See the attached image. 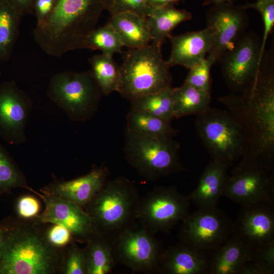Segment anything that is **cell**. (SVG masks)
Wrapping results in <instances>:
<instances>
[{
  "label": "cell",
  "mask_w": 274,
  "mask_h": 274,
  "mask_svg": "<svg viewBox=\"0 0 274 274\" xmlns=\"http://www.w3.org/2000/svg\"><path fill=\"white\" fill-rule=\"evenodd\" d=\"M242 130L245 152L231 172L250 168L274 173V73L261 64L254 80L240 92L218 98Z\"/></svg>",
  "instance_id": "obj_1"
},
{
  "label": "cell",
  "mask_w": 274,
  "mask_h": 274,
  "mask_svg": "<svg viewBox=\"0 0 274 274\" xmlns=\"http://www.w3.org/2000/svg\"><path fill=\"white\" fill-rule=\"evenodd\" d=\"M44 225L11 217L0 224L4 234L0 274L60 273L65 250L51 245Z\"/></svg>",
  "instance_id": "obj_2"
},
{
  "label": "cell",
  "mask_w": 274,
  "mask_h": 274,
  "mask_svg": "<svg viewBox=\"0 0 274 274\" xmlns=\"http://www.w3.org/2000/svg\"><path fill=\"white\" fill-rule=\"evenodd\" d=\"M107 0H56L47 18L36 25L34 39L47 55L60 57L86 48L87 40L106 10Z\"/></svg>",
  "instance_id": "obj_3"
},
{
  "label": "cell",
  "mask_w": 274,
  "mask_h": 274,
  "mask_svg": "<svg viewBox=\"0 0 274 274\" xmlns=\"http://www.w3.org/2000/svg\"><path fill=\"white\" fill-rule=\"evenodd\" d=\"M141 199L134 182L118 176L109 179L84 208L98 235L113 243L136 220Z\"/></svg>",
  "instance_id": "obj_4"
},
{
  "label": "cell",
  "mask_w": 274,
  "mask_h": 274,
  "mask_svg": "<svg viewBox=\"0 0 274 274\" xmlns=\"http://www.w3.org/2000/svg\"><path fill=\"white\" fill-rule=\"evenodd\" d=\"M170 66L163 57L161 46L150 43L124 53L117 92L132 101L143 96L172 87Z\"/></svg>",
  "instance_id": "obj_5"
},
{
  "label": "cell",
  "mask_w": 274,
  "mask_h": 274,
  "mask_svg": "<svg viewBox=\"0 0 274 274\" xmlns=\"http://www.w3.org/2000/svg\"><path fill=\"white\" fill-rule=\"evenodd\" d=\"M180 143L173 138L144 136L125 129V158L148 181L187 170L180 158Z\"/></svg>",
  "instance_id": "obj_6"
},
{
  "label": "cell",
  "mask_w": 274,
  "mask_h": 274,
  "mask_svg": "<svg viewBox=\"0 0 274 274\" xmlns=\"http://www.w3.org/2000/svg\"><path fill=\"white\" fill-rule=\"evenodd\" d=\"M102 95L91 71L59 72L51 78L47 90L50 99L75 122L91 119Z\"/></svg>",
  "instance_id": "obj_7"
},
{
  "label": "cell",
  "mask_w": 274,
  "mask_h": 274,
  "mask_svg": "<svg viewBox=\"0 0 274 274\" xmlns=\"http://www.w3.org/2000/svg\"><path fill=\"white\" fill-rule=\"evenodd\" d=\"M196 116L195 127L211 160L230 167L242 158L244 136L229 111L209 107Z\"/></svg>",
  "instance_id": "obj_8"
},
{
  "label": "cell",
  "mask_w": 274,
  "mask_h": 274,
  "mask_svg": "<svg viewBox=\"0 0 274 274\" xmlns=\"http://www.w3.org/2000/svg\"><path fill=\"white\" fill-rule=\"evenodd\" d=\"M189 203L175 186H158L141 199L136 220L154 234L167 232L189 214Z\"/></svg>",
  "instance_id": "obj_9"
},
{
  "label": "cell",
  "mask_w": 274,
  "mask_h": 274,
  "mask_svg": "<svg viewBox=\"0 0 274 274\" xmlns=\"http://www.w3.org/2000/svg\"><path fill=\"white\" fill-rule=\"evenodd\" d=\"M233 222L216 207L198 209L182 221L178 237L181 243L212 254L232 235Z\"/></svg>",
  "instance_id": "obj_10"
},
{
  "label": "cell",
  "mask_w": 274,
  "mask_h": 274,
  "mask_svg": "<svg viewBox=\"0 0 274 274\" xmlns=\"http://www.w3.org/2000/svg\"><path fill=\"white\" fill-rule=\"evenodd\" d=\"M134 222L124 230L112 243L117 262L133 271L159 272L163 250L154 234L140 223L136 224Z\"/></svg>",
  "instance_id": "obj_11"
},
{
  "label": "cell",
  "mask_w": 274,
  "mask_h": 274,
  "mask_svg": "<svg viewBox=\"0 0 274 274\" xmlns=\"http://www.w3.org/2000/svg\"><path fill=\"white\" fill-rule=\"evenodd\" d=\"M206 20V27L212 35L211 47L206 58L213 65L243 36L248 16L243 6L226 2L213 5L207 12Z\"/></svg>",
  "instance_id": "obj_12"
},
{
  "label": "cell",
  "mask_w": 274,
  "mask_h": 274,
  "mask_svg": "<svg viewBox=\"0 0 274 274\" xmlns=\"http://www.w3.org/2000/svg\"><path fill=\"white\" fill-rule=\"evenodd\" d=\"M263 57L257 35L244 34L221 58L223 77L228 88L237 93L250 85L259 72Z\"/></svg>",
  "instance_id": "obj_13"
},
{
  "label": "cell",
  "mask_w": 274,
  "mask_h": 274,
  "mask_svg": "<svg viewBox=\"0 0 274 274\" xmlns=\"http://www.w3.org/2000/svg\"><path fill=\"white\" fill-rule=\"evenodd\" d=\"M32 107L31 98L14 81L0 83V135L13 145L26 141L25 128Z\"/></svg>",
  "instance_id": "obj_14"
},
{
  "label": "cell",
  "mask_w": 274,
  "mask_h": 274,
  "mask_svg": "<svg viewBox=\"0 0 274 274\" xmlns=\"http://www.w3.org/2000/svg\"><path fill=\"white\" fill-rule=\"evenodd\" d=\"M45 209L35 219L43 224H58L66 228L76 242L87 243L99 236L88 214L83 208L58 196L42 192Z\"/></svg>",
  "instance_id": "obj_15"
},
{
  "label": "cell",
  "mask_w": 274,
  "mask_h": 274,
  "mask_svg": "<svg viewBox=\"0 0 274 274\" xmlns=\"http://www.w3.org/2000/svg\"><path fill=\"white\" fill-rule=\"evenodd\" d=\"M223 195L241 207L273 201V173L256 168L231 172L226 179Z\"/></svg>",
  "instance_id": "obj_16"
},
{
  "label": "cell",
  "mask_w": 274,
  "mask_h": 274,
  "mask_svg": "<svg viewBox=\"0 0 274 274\" xmlns=\"http://www.w3.org/2000/svg\"><path fill=\"white\" fill-rule=\"evenodd\" d=\"M273 201L243 206L233 222V234L251 249L274 242Z\"/></svg>",
  "instance_id": "obj_17"
},
{
  "label": "cell",
  "mask_w": 274,
  "mask_h": 274,
  "mask_svg": "<svg viewBox=\"0 0 274 274\" xmlns=\"http://www.w3.org/2000/svg\"><path fill=\"white\" fill-rule=\"evenodd\" d=\"M111 173L105 165L92 166L87 174L70 181L54 180L41 192L58 196L84 208L103 188Z\"/></svg>",
  "instance_id": "obj_18"
},
{
  "label": "cell",
  "mask_w": 274,
  "mask_h": 274,
  "mask_svg": "<svg viewBox=\"0 0 274 274\" xmlns=\"http://www.w3.org/2000/svg\"><path fill=\"white\" fill-rule=\"evenodd\" d=\"M182 243L170 246L161 255L159 272L166 274H210L211 257Z\"/></svg>",
  "instance_id": "obj_19"
},
{
  "label": "cell",
  "mask_w": 274,
  "mask_h": 274,
  "mask_svg": "<svg viewBox=\"0 0 274 274\" xmlns=\"http://www.w3.org/2000/svg\"><path fill=\"white\" fill-rule=\"evenodd\" d=\"M168 38L172 49L166 62L170 67L179 65L190 70L206 57L212 44V35L207 27Z\"/></svg>",
  "instance_id": "obj_20"
},
{
  "label": "cell",
  "mask_w": 274,
  "mask_h": 274,
  "mask_svg": "<svg viewBox=\"0 0 274 274\" xmlns=\"http://www.w3.org/2000/svg\"><path fill=\"white\" fill-rule=\"evenodd\" d=\"M229 166L211 160L203 170L197 187L188 195L198 209L216 207L223 190Z\"/></svg>",
  "instance_id": "obj_21"
},
{
  "label": "cell",
  "mask_w": 274,
  "mask_h": 274,
  "mask_svg": "<svg viewBox=\"0 0 274 274\" xmlns=\"http://www.w3.org/2000/svg\"><path fill=\"white\" fill-rule=\"evenodd\" d=\"M251 254L252 249L232 234L212 253L210 274H239Z\"/></svg>",
  "instance_id": "obj_22"
},
{
  "label": "cell",
  "mask_w": 274,
  "mask_h": 274,
  "mask_svg": "<svg viewBox=\"0 0 274 274\" xmlns=\"http://www.w3.org/2000/svg\"><path fill=\"white\" fill-rule=\"evenodd\" d=\"M107 23L117 32L124 47L128 49L141 48L151 42L146 18L134 12L111 15Z\"/></svg>",
  "instance_id": "obj_23"
},
{
  "label": "cell",
  "mask_w": 274,
  "mask_h": 274,
  "mask_svg": "<svg viewBox=\"0 0 274 274\" xmlns=\"http://www.w3.org/2000/svg\"><path fill=\"white\" fill-rule=\"evenodd\" d=\"M191 18L190 12L177 9L174 6L150 8L146 21L151 43L161 46L176 26Z\"/></svg>",
  "instance_id": "obj_24"
},
{
  "label": "cell",
  "mask_w": 274,
  "mask_h": 274,
  "mask_svg": "<svg viewBox=\"0 0 274 274\" xmlns=\"http://www.w3.org/2000/svg\"><path fill=\"white\" fill-rule=\"evenodd\" d=\"M174 117L179 119L186 116L197 115L210 107L211 93L198 90L184 82L173 88Z\"/></svg>",
  "instance_id": "obj_25"
},
{
  "label": "cell",
  "mask_w": 274,
  "mask_h": 274,
  "mask_svg": "<svg viewBox=\"0 0 274 274\" xmlns=\"http://www.w3.org/2000/svg\"><path fill=\"white\" fill-rule=\"evenodd\" d=\"M23 16L8 0H0V61L10 59Z\"/></svg>",
  "instance_id": "obj_26"
},
{
  "label": "cell",
  "mask_w": 274,
  "mask_h": 274,
  "mask_svg": "<svg viewBox=\"0 0 274 274\" xmlns=\"http://www.w3.org/2000/svg\"><path fill=\"white\" fill-rule=\"evenodd\" d=\"M84 248L86 255V274H108L117 262L111 242L97 236L87 242Z\"/></svg>",
  "instance_id": "obj_27"
},
{
  "label": "cell",
  "mask_w": 274,
  "mask_h": 274,
  "mask_svg": "<svg viewBox=\"0 0 274 274\" xmlns=\"http://www.w3.org/2000/svg\"><path fill=\"white\" fill-rule=\"evenodd\" d=\"M125 129L138 134L156 138H174L179 132L170 122L131 109L126 116Z\"/></svg>",
  "instance_id": "obj_28"
},
{
  "label": "cell",
  "mask_w": 274,
  "mask_h": 274,
  "mask_svg": "<svg viewBox=\"0 0 274 274\" xmlns=\"http://www.w3.org/2000/svg\"><path fill=\"white\" fill-rule=\"evenodd\" d=\"M92 74L102 95L117 91L120 78V66L113 56L101 53L92 56L89 60Z\"/></svg>",
  "instance_id": "obj_29"
},
{
  "label": "cell",
  "mask_w": 274,
  "mask_h": 274,
  "mask_svg": "<svg viewBox=\"0 0 274 274\" xmlns=\"http://www.w3.org/2000/svg\"><path fill=\"white\" fill-rule=\"evenodd\" d=\"M131 109L170 122L174 118L173 88L147 94L131 101Z\"/></svg>",
  "instance_id": "obj_30"
},
{
  "label": "cell",
  "mask_w": 274,
  "mask_h": 274,
  "mask_svg": "<svg viewBox=\"0 0 274 274\" xmlns=\"http://www.w3.org/2000/svg\"><path fill=\"white\" fill-rule=\"evenodd\" d=\"M19 187L33 191L27 185L24 175L0 143V194Z\"/></svg>",
  "instance_id": "obj_31"
},
{
  "label": "cell",
  "mask_w": 274,
  "mask_h": 274,
  "mask_svg": "<svg viewBox=\"0 0 274 274\" xmlns=\"http://www.w3.org/2000/svg\"><path fill=\"white\" fill-rule=\"evenodd\" d=\"M124 47L117 32L108 24L96 28L88 37L86 48L99 50L102 54L113 56L122 52Z\"/></svg>",
  "instance_id": "obj_32"
},
{
  "label": "cell",
  "mask_w": 274,
  "mask_h": 274,
  "mask_svg": "<svg viewBox=\"0 0 274 274\" xmlns=\"http://www.w3.org/2000/svg\"><path fill=\"white\" fill-rule=\"evenodd\" d=\"M62 274H86L85 249L73 242L66 249L61 269Z\"/></svg>",
  "instance_id": "obj_33"
},
{
  "label": "cell",
  "mask_w": 274,
  "mask_h": 274,
  "mask_svg": "<svg viewBox=\"0 0 274 274\" xmlns=\"http://www.w3.org/2000/svg\"><path fill=\"white\" fill-rule=\"evenodd\" d=\"M212 65L213 64L206 57L190 69L184 82L198 90L211 93L210 72Z\"/></svg>",
  "instance_id": "obj_34"
},
{
  "label": "cell",
  "mask_w": 274,
  "mask_h": 274,
  "mask_svg": "<svg viewBox=\"0 0 274 274\" xmlns=\"http://www.w3.org/2000/svg\"><path fill=\"white\" fill-rule=\"evenodd\" d=\"M245 9H254L261 14L263 23V33L261 40V53L264 55L265 44L274 25V0H256L254 3H246Z\"/></svg>",
  "instance_id": "obj_35"
},
{
  "label": "cell",
  "mask_w": 274,
  "mask_h": 274,
  "mask_svg": "<svg viewBox=\"0 0 274 274\" xmlns=\"http://www.w3.org/2000/svg\"><path fill=\"white\" fill-rule=\"evenodd\" d=\"M149 9L147 0H107L105 10L111 15L132 12L146 18Z\"/></svg>",
  "instance_id": "obj_36"
},
{
  "label": "cell",
  "mask_w": 274,
  "mask_h": 274,
  "mask_svg": "<svg viewBox=\"0 0 274 274\" xmlns=\"http://www.w3.org/2000/svg\"><path fill=\"white\" fill-rule=\"evenodd\" d=\"M44 231L49 242L57 249L65 250L71 244L75 242L71 232L62 225L51 224L47 226L45 224Z\"/></svg>",
  "instance_id": "obj_37"
},
{
  "label": "cell",
  "mask_w": 274,
  "mask_h": 274,
  "mask_svg": "<svg viewBox=\"0 0 274 274\" xmlns=\"http://www.w3.org/2000/svg\"><path fill=\"white\" fill-rule=\"evenodd\" d=\"M40 210L41 204L39 200L30 195L21 196L15 204V212L17 218L22 220H35L41 213Z\"/></svg>",
  "instance_id": "obj_38"
},
{
  "label": "cell",
  "mask_w": 274,
  "mask_h": 274,
  "mask_svg": "<svg viewBox=\"0 0 274 274\" xmlns=\"http://www.w3.org/2000/svg\"><path fill=\"white\" fill-rule=\"evenodd\" d=\"M264 269L267 274L274 273V242L252 249L250 260Z\"/></svg>",
  "instance_id": "obj_39"
},
{
  "label": "cell",
  "mask_w": 274,
  "mask_h": 274,
  "mask_svg": "<svg viewBox=\"0 0 274 274\" xmlns=\"http://www.w3.org/2000/svg\"><path fill=\"white\" fill-rule=\"evenodd\" d=\"M56 0H35L33 12L37 19V24L43 22L52 11Z\"/></svg>",
  "instance_id": "obj_40"
},
{
  "label": "cell",
  "mask_w": 274,
  "mask_h": 274,
  "mask_svg": "<svg viewBox=\"0 0 274 274\" xmlns=\"http://www.w3.org/2000/svg\"><path fill=\"white\" fill-rule=\"evenodd\" d=\"M22 15L33 13V5L35 0H8Z\"/></svg>",
  "instance_id": "obj_41"
},
{
  "label": "cell",
  "mask_w": 274,
  "mask_h": 274,
  "mask_svg": "<svg viewBox=\"0 0 274 274\" xmlns=\"http://www.w3.org/2000/svg\"><path fill=\"white\" fill-rule=\"evenodd\" d=\"M182 0H147L149 8L174 6Z\"/></svg>",
  "instance_id": "obj_42"
},
{
  "label": "cell",
  "mask_w": 274,
  "mask_h": 274,
  "mask_svg": "<svg viewBox=\"0 0 274 274\" xmlns=\"http://www.w3.org/2000/svg\"><path fill=\"white\" fill-rule=\"evenodd\" d=\"M204 2V5H216L221 3L228 2L233 3L235 0H202Z\"/></svg>",
  "instance_id": "obj_43"
},
{
  "label": "cell",
  "mask_w": 274,
  "mask_h": 274,
  "mask_svg": "<svg viewBox=\"0 0 274 274\" xmlns=\"http://www.w3.org/2000/svg\"><path fill=\"white\" fill-rule=\"evenodd\" d=\"M4 243V232L0 226V256L3 251Z\"/></svg>",
  "instance_id": "obj_44"
},
{
  "label": "cell",
  "mask_w": 274,
  "mask_h": 274,
  "mask_svg": "<svg viewBox=\"0 0 274 274\" xmlns=\"http://www.w3.org/2000/svg\"><path fill=\"white\" fill-rule=\"evenodd\" d=\"M1 72H0V76H1Z\"/></svg>",
  "instance_id": "obj_45"
}]
</instances>
